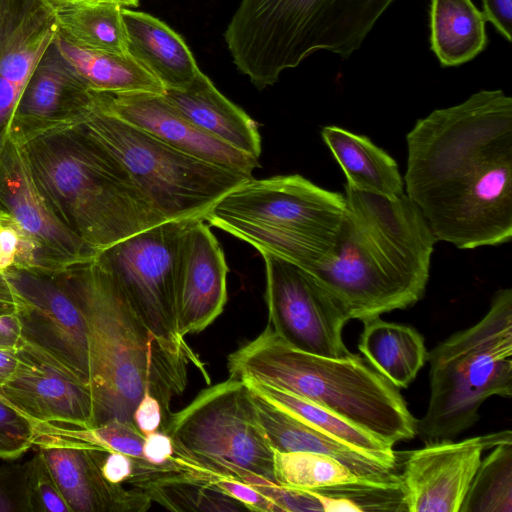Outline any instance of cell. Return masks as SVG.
<instances>
[{
    "mask_svg": "<svg viewBox=\"0 0 512 512\" xmlns=\"http://www.w3.org/2000/svg\"><path fill=\"white\" fill-rule=\"evenodd\" d=\"M483 17L508 42L512 40V0H482Z\"/></svg>",
    "mask_w": 512,
    "mask_h": 512,
    "instance_id": "obj_40",
    "label": "cell"
},
{
    "mask_svg": "<svg viewBox=\"0 0 512 512\" xmlns=\"http://www.w3.org/2000/svg\"><path fill=\"white\" fill-rule=\"evenodd\" d=\"M346 210L332 258L312 273L365 321L413 306L424 296L437 242L403 195L388 199L345 185Z\"/></svg>",
    "mask_w": 512,
    "mask_h": 512,
    "instance_id": "obj_2",
    "label": "cell"
},
{
    "mask_svg": "<svg viewBox=\"0 0 512 512\" xmlns=\"http://www.w3.org/2000/svg\"><path fill=\"white\" fill-rule=\"evenodd\" d=\"M58 220L96 254L164 221L123 163L83 122L21 144Z\"/></svg>",
    "mask_w": 512,
    "mask_h": 512,
    "instance_id": "obj_4",
    "label": "cell"
},
{
    "mask_svg": "<svg viewBox=\"0 0 512 512\" xmlns=\"http://www.w3.org/2000/svg\"><path fill=\"white\" fill-rule=\"evenodd\" d=\"M459 512H512V441L481 460Z\"/></svg>",
    "mask_w": 512,
    "mask_h": 512,
    "instance_id": "obj_32",
    "label": "cell"
},
{
    "mask_svg": "<svg viewBox=\"0 0 512 512\" xmlns=\"http://www.w3.org/2000/svg\"><path fill=\"white\" fill-rule=\"evenodd\" d=\"M259 396L335 439L398 468L399 456L392 444L372 435L310 400L251 378L242 379Z\"/></svg>",
    "mask_w": 512,
    "mask_h": 512,
    "instance_id": "obj_29",
    "label": "cell"
},
{
    "mask_svg": "<svg viewBox=\"0 0 512 512\" xmlns=\"http://www.w3.org/2000/svg\"><path fill=\"white\" fill-rule=\"evenodd\" d=\"M126 167L166 221L203 219L224 195L252 175L182 152L95 103L82 121Z\"/></svg>",
    "mask_w": 512,
    "mask_h": 512,
    "instance_id": "obj_10",
    "label": "cell"
},
{
    "mask_svg": "<svg viewBox=\"0 0 512 512\" xmlns=\"http://www.w3.org/2000/svg\"><path fill=\"white\" fill-rule=\"evenodd\" d=\"M56 275L85 321L93 426L114 419L134 423L145 393L159 401L166 421L172 400L187 386L190 362L147 328L94 259Z\"/></svg>",
    "mask_w": 512,
    "mask_h": 512,
    "instance_id": "obj_3",
    "label": "cell"
},
{
    "mask_svg": "<svg viewBox=\"0 0 512 512\" xmlns=\"http://www.w3.org/2000/svg\"><path fill=\"white\" fill-rule=\"evenodd\" d=\"M430 397L416 435L450 440L479 420L491 396H512V290H498L487 313L427 353Z\"/></svg>",
    "mask_w": 512,
    "mask_h": 512,
    "instance_id": "obj_8",
    "label": "cell"
},
{
    "mask_svg": "<svg viewBox=\"0 0 512 512\" xmlns=\"http://www.w3.org/2000/svg\"><path fill=\"white\" fill-rule=\"evenodd\" d=\"M71 512H144L151 499L141 490L108 481L101 451L89 447H38Z\"/></svg>",
    "mask_w": 512,
    "mask_h": 512,
    "instance_id": "obj_21",
    "label": "cell"
},
{
    "mask_svg": "<svg viewBox=\"0 0 512 512\" xmlns=\"http://www.w3.org/2000/svg\"><path fill=\"white\" fill-rule=\"evenodd\" d=\"M49 4L56 12H60L74 6L96 3V0H44Z\"/></svg>",
    "mask_w": 512,
    "mask_h": 512,
    "instance_id": "obj_46",
    "label": "cell"
},
{
    "mask_svg": "<svg viewBox=\"0 0 512 512\" xmlns=\"http://www.w3.org/2000/svg\"><path fill=\"white\" fill-rule=\"evenodd\" d=\"M31 512H71L40 450L25 462Z\"/></svg>",
    "mask_w": 512,
    "mask_h": 512,
    "instance_id": "obj_34",
    "label": "cell"
},
{
    "mask_svg": "<svg viewBox=\"0 0 512 512\" xmlns=\"http://www.w3.org/2000/svg\"><path fill=\"white\" fill-rule=\"evenodd\" d=\"M249 391L259 423L274 451H304L329 455L366 480L385 481L399 477L398 468L335 439L271 404L251 389Z\"/></svg>",
    "mask_w": 512,
    "mask_h": 512,
    "instance_id": "obj_22",
    "label": "cell"
},
{
    "mask_svg": "<svg viewBox=\"0 0 512 512\" xmlns=\"http://www.w3.org/2000/svg\"><path fill=\"white\" fill-rule=\"evenodd\" d=\"M20 247L21 240L17 229L8 217L0 212V273L17 264Z\"/></svg>",
    "mask_w": 512,
    "mask_h": 512,
    "instance_id": "obj_39",
    "label": "cell"
},
{
    "mask_svg": "<svg viewBox=\"0 0 512 512\" xmlns=\"http://www.w3.org/2000/svg\"><path fill=\"white\" fill-rule=\"evenodd\" d=\"M144 459L153 464H164L174 455L171 437L161 430L145 436L143 445Z\"/></svg>",
    "mask_w": 512,
    "mask_h": 512,
    "instance_id": "obj_42",
    "label": "cell"
},
{
    "mask_svg": "<svg viewBox=\"0 0 512 512\" xmlns=\"http://www.w3.org/2000/svg\"><path fill=\"white\" fill-rule=\"evenodd\" d=\"M227 368L229 377L251 378L310 400L392 445L416 436L417 419L399 389L365 358L300 351L269 322L228 355Z\"/></svg>",
    "mask_w": 512,
    "mask_h": 512,
    "instance_id": "obj_5",
    "label": "cell"
},
{
    "mask_svg": "<svg viewBox=\"0 0 512 512\" xmlns=\"http://www.w3.org/2000/svg\"><path fill=\"white\" fill-rule=\"evenodd\" d=\"M34 424L0 392V459L15 460L33 447Z\"/></svg>",
    "mask_w": 512,
    "mask_h": 512,
    "instance_id": "obj_35",
    "label": "cell"
},
{
    "mask_svg": "<svg viewBox=\"0 0 512 512\" xmlns=\"http://www.w3.org/2000/svg\"><path fill=\"white\" fill-rule=\"evenodd\" d=\"M0 512H31L25 463L0 468Z\"/></svg>",
    "mask_w": 512,
    "mask_h": 512,
    "instance_id": "obj_36",
    "label": "cell"
},
{
    "mask_svg": "<svg viewBox=\"0 0 512 512\" xmlns=\"http://www.w3.org/2000/svg\"><path fill=\"white\" fill-rule=\"evenodd\" d=\"M358 349L398 389L407 388L414 381L428 353L417 330L380 317L363 321Z\"/></svg>",
    "mask_w": 512,
    "mask_h": 512,
    "instance_id": "obj_26",
    "label": "cell"
},
{
    "mask_svg": "<svg viewBox=\"0 0 512 512\" xmlns=\"http://www.w3.org/2000/svg\"><path fill=\"white\" fill-rule=\"evenodd\" d=\"M274 474L277 484L306 490L366 480L332 456L304 451H274Z\"/></svg>",
    "mask_w": 512,
    "mask_h": 512,
    "instance_id": "obj_33",
    "label": "cell"
},
{
    "mask_svg": "<svg viewBox=\"0 0 512 512\" xmlns=\"http://www.w3.org/2000/svg\"><path fill=\"white\" fill-rule=\"evenodd\" d=\"M18 364L0 392L33 422L76 427L94 424L89 385L34 345L20 338Z\"/></svg>",
    "mask_w": 512,
    "mask_h": 512,
    "instance_id": "obj_16",
    "label": "cell"
},
{
    "mask_svg": "<svg viewBox=\"0 0 512 512\" xmlns=\"http://www.w3.org/2000/svg\"><path fill=\"white\" fill-rule=\"evenodd\" d=\"M507 441L510 430L428 442L403 453L398 476L408 512H459L483 453Z\"/></svg>",
    "mask_w": 512,
    "mask_h": 512,
    "instance_id": "obj_15",
    "label": "cell"
},
{
    "mask_svg": "<svg viewBox=\"0 0 512 512\" xmlns=\"http://www.w3.org/2000/svg\"><path fill=\"white\" fill-rule=\"evenodd\" d=\"M430 48L443 67L465 64L487 46L485 19L472 0H431Z\"/></svg>",
    "mask_w": 512,
    "mask_h": 512,
    "instance_id": "obj_27",
    "label": "cell"
},
{
    "mask_svg": "<svg viewBox=\"0 0 512 512\" xmlns=\"http://www.w3.org/2000/svg\"><path fill=\"white\" fill-rule=\"evenodd\" d=\"M133 457L116 451H101L100 467L104 477L114 483H126L133 471Z\"/></svg>",
    "mask_w": 512,
    "mask_h": 512,
    "instance_id": "obj_41",
    "label": "cell"
},
{
    "mask_svg": "<svg viewBox=\"0 0 512 512\" xmlns=\"http://www.w3.org/2000/svg\"><path fill=\"white\" fill-rule=\"evenodd\" d=\"M193 220L164 221L100 251L94 261L162 344L188 360L210 384L204 363L178 330V255Z\"/></svg>",
    "mask_w": 512,
    "mask_h": 512,
    "instance_id": "obj_11",
    "label": "cell"
},
{
    "mask_svg": "<svg viewBox=\"0 0 512 512\" xmlns=\"http://www.w3.org/2000/svg\"><path fill=\"white\" fill-rule=\"evenodd\" d=\"M0 212L21 239L19 268L57 273L97 255L54 215L32 176L24 149L9 137L0 158Z\"/></svg>",
    "mask_w": 512,
    "mask_h": 512,
    "instance_id": "obj_13",
    "label": "cell"
},
{
    "mask_svg": "<svg viewBox=\"0 0 512 512\" xmlns=\"http://www.w3.org/2000/svg\"><path fill=\"white\" fill-rule=\"evenodd\" d=\"M20 340V329L15 314L0 315V347H15Z\"/></svg>",
    "mask_w": 512,
    "mask_h": 512,
    "instance_id": "obj_43",
    "label": "cell"
},
{
    "mask_svg": "<svg viewBox=\"0 0 512 512\" xmlns=\"http://www.w3.org/2000/svg\"><path fill=\"white\" fill-rule=\"evenodd\" d=\"M228 266L203 219L185 230L178 255V330L182 337L207 328L227 302Z\"/></svg>",
    "mask_w": 512,
    "mask_h": 512,
    "instance_id": "obj_20",
    "label": "cell"
},
{
    "mask_svg": "<svg viewBox=\"0 0 512 512\" xmlns=\"http://www.w3.org/2000/svg\"><path fill=\"white\" fill-rule=\"evenodd\" d=\"M265 263V302L269 323L292 347L314 355L352 354L342 332L351 320L343 304L309 271L273 253L260 251Z\"/></svg>",
    "mask_w": 512,
    "mask_h": 512,
    "instance_id": "obj_12",
    "label": "cell"
},
{
    "mask_svg": "<svg viewBox=\"0 0 512 512\" xmlns=\"http://www.w3.org/2000/svg\"><path fill=\"white\" fill-rule=\"evenodd\" d=\"M321 136L343 170L346 185L388 199L405 195L396 161L369 138L335 125L323 127Z\"/></svg>",
    "mask_w": 512,
    "mask_h": 512,
    "instance_id": "obj_25",
    "label": "cell"
},
{
    "mask_svg": "<svg viewBox=\"0 0 512 512\" xmlns=\"http://www.w3.org/2000/svg\"><path fill=\"white\" fill-rule=\"evenodd\" d=\"M18 364L17 346L0 347V387L13 375Z\"/></svg>",
    "mask_w": 512,
    "mask_h": 512,
    "instance_id": "obj_44",
    "label": "cell"
},
{
    "mask_svg": "<svg viewBox=\"0 0 512 512\" xmlns=\"http://www.w3.org/2000/svg\"><path fill=\"white\" fill-rule=\"evenodd\" d=\"M210 482L239 501L249 511L280 512L272 500L250 484L218 475L212 476Z\"/></svg>",
    "mask_w": 512,
    "mask_h": 512,
    "instance_id": "obj_37",
    "label": "cell"
},
{
    "mask_svg": "<svg viewBox=\"0 0 512 512\" xmlns=\"http://www.w3.org/2000/svg\"><path fill=\"white\" fill-rule=\"evenodd\" d=\"M4 274L16 295L20 338L89 385L84 317L56 273L9 267Z\"/></svg>",
    "mask_w": 512,
    "mask_h": 512,
    "instance_id": "obj_14",
    "label": "cell"
},
{
    "mask_svg": "<svg viewBox=\"0 0 512 512\" xmlns=\"http://www.w3.org/2000/svg\"><path fill=\"white\" fill-rule=\"evenodd\" d=\"M143 491L171 511L231 512L248 510L215 484L204 478V470L185 464V469L168 471L140 484Z\"/></svg>",
    "mask_w": 512,
    "mask_h": 512,
    "instance_id": "obj_30",
    "label": "cell"
},
{
    "mask_svg": "<svg viewBox=\"0 0 512 512\" xmlns=\"http://www.w3.org/2000/svg\"><path fill=\"white\" fill-rule=\"evenodd\" d=\"M165 98L198 128L230 147L259 159L257 123L226 98L200 71L183 89H166Z\"/></svg>",
    "mask_w": 512,
    "mask_h": 512,
    "instance_id": "obj_23",
    "label": "cell"
},
{
    "mask_svg": "<svg viewBox=\"0 0 512 512\" xmlns=\"http://www.w3.org/2000/svg\"><path fill=\"white\" fill-rule=\"evenodd\" d=\"M54 44L91 91L104 93L153 92L163 85L130 54H115L77 46L58 32Z\"/></svg>",
    "mask_w": 512,
    "mask_h": 512,
    "instance_id": "obj_28",
    "label": "cell"
},
{
    "mask_svg": "<svg viewBox=\"0 0 512 512\" xmlns=\"http://www.w3.org/2000/svg\"><path fill=\"white\" fill-rule=\"evenodd\" d=\"M58 30L44 0H0V158L22 91Z\"/></svg>",
    "mask_w": 512,
    "mask_h": 512,
    "instance_id": "obj_17",
    "label": "cell"
},
{
    "mask_svg": "<svg viewBox=\"0 0 512 512\" xmlns=\"http://www.w3.org/2000/svg\"><path fill=\"white\" fill-rule=\"evenodd\" d=\"M57 25V32L77 46L128 54L122 7L115 3H89L57 12Z\"/></svg>",
    "mask_w": 512,
    "mask_h": 512,
    "instance_id": "obj_31",
    "label": "cell"
},
{
    "mask_svg": "<svg viewBox=\"0 0 512 512\" xmlns=\"http://www.w3.org/2000/svg\"><path fill=\"white\" fill-rule=\"evenodd\" d=\"M345 210V195L293 174L250 178L203 220L312 272L332 258Z\"/></svg>",
    "mask_w": 512,
    "mask_h": 512,
    "instance_id": "obj_7",
    "label": "cell"
},
{
    "mask_svg": "<svg viewBox=\"0 0 512 512\" xmlns=\"http://www.w3.org/2000/svg\"><path fill=\"white\" fill-rule=\"evenodd\" d=\"M16 295L4 273H0V315L13 314L16 309Z\"/></svg>",
    "mask_w": 512,
    "mask_h": 512,
    "instance_id": "obj_45",
    "label": "cell"
},
{
    "mask_svg": "<svg viewBox=\"0 0 512 512\" xmlns=\"http://www.w3.org/2000/svg\"><path fill=\"white\" fill-rule=\"evenodd\" d=\"M98 2H111L115 3L122 8L138 7L140 0H96Z\"/></svg>",
    "mask_w": 512,
    "mask_h": 512,
    "instance_id": "obj_47",
    "label": "cell"
},
{
    "mask_svg": "<svg viewBox=\"0 0 512 512\" xmlns=\"http://www.w3.org/2000/svg\"><path fill=\"white\" fill-rule=\"evenodd\" d=\"M133 422L144 436L159 430L163 423L159 401L151 394L145 393L133 412Z\"/></svg>",
    "mask_w": 512,
    "mask_h": 512,
    "instance_id": "obj_38",
    "label": "cell"
},
{
    "mask_svg": "<svg viewBox=\"0 0 512 512\" xmlns=\"http://www.w3.org/2000/svg\"><path fill=\"white\" fill-rule=\"evenodd\" d=\"M159 430L171 437L175 455L203 470L252 486L277 484L274 450L242 380L202 390Z\"/></svg>",
    "mask_w": 512,
    "mask_h": 512,
    "instance_id": "obj_9",
    "label": "cell"
},
{
    "mask_svg": "<svg viewBox=\"0 0 512 512\" xmlns=\"http://www.w3.org/2000/svg\"><path fill=\"white\" fill-rule=\"evenodd\" d=\"M128 54L166 89H183L201 71L183 37L155 16L122 8Z\"/></svg>",
    "mask_w": 512,
    "mask_h": 512,
    "instance_id": "obj_24",
    "label": "cell"
},
{
    "mask_svg": "<svg viewBox=\"0 0 512 512\" xmlns=\"http://www.w3.org/2000/svg\"><path fill=\"white\" fill-rule=\"evenodd\" d=\"M93 105V91L52 42L22 91L10 137L23 144L50 130L80 123Z\"/></svg>",
    "mask_w": 512,
    "mask_h": 512,
    "instance_id": "obj_18",
    "label": "cell"
},
{
    "mask_svg": "<svg viewBox=\"0 0 512 512\" xmlns=\"http://www.w3.org/2000/svg\"><path fill=\"white\" fill-rule=\"evenodd\" d=\"M406 195L437 241L459 249L512 238V98L481 90L417 120L406 136Z\"/></svg>",
    "mask_w": 512,
    "mask_h": 512,
    "instance_id": "obj_1",
    "label": "cell"
},
{
    "mask_svg": "<svg viewBox=\"0 0 512 512\" xmlns=\"http://www.w3.org/2000/svg\"><path fill=\"white\" fill-rule=\"evenodd\" d=\"M394 0H241L224 32L233 63L259 90L326 50L348 58Z\"/></svg>",
    "mask_w": 512,
    "mask_h": 512,
    "instance_id": "obj_6",
    "label": "cell"
},
{
    "mask_svg": "<svg viewBox=\"0 0 512 512\" xmlns=\"http://www.w3.org/2000/svg\"><path fill=\"white\" fill-rule=\"evenodd\" d=\"M93 93L95 103L106 112L182 152L248 175H252L253 170L260 165L258 159L230 147L198 128L163 94Z\"/></svg>",
    "mask_w": 512,
    "mask_h": 512,
    "instance_id": "obj_19",
    "label": "cell"
}]
</instances>
